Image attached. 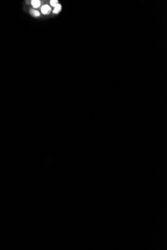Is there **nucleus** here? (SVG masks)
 <instances>
[{"instance_id": "nucleus-1", "label": "nucleus", "mask_w": 167, "mask_h": 250, "mask_svg": "<svg viewBox=\"0 0 167 250\" xmlns=\"http://www.w3.org/2000/svg\"><path fill=\"white\" fill-rule=\"evenodd\" d=\"M50 11H51V8L50 7V6H48V5H44L42 6L41 12H42V14H43L44 15H46V14H49Z\"/></svg>"}, {"instance_id": "nucleus-2", "label": "nucleus", "mask_w": 167, "mask_h": 250, "mask_svg": "<svg viewBox=\"0 0 167 250\" xmlns=\"http://www.w3.org/2000/svg\"><path fill=\"white\" fill-rule=\"evenodd\" d=\"M31 4L34 8H38L41 5V2L39 0H33L31 1Z\"/></svg>"}, {"instance_id": "nucleus-3", "label": "nucleus", "mask_w": 167, "mask_h": 250, "mask_svg": "<svg viewBox=\"0 0 167 250\" xmlns=\"http://www.w3.org/2000/svg\"><path fill=\"white\" fill-rule=\"evenodd\" d=\"M30 13L32 15H33V16L36 17H39L40 16V12L36 10H33V9L31 10Z\"/></svg>"}, {"instance_id": "nucleus-4", "label": "nucleus", "mask_w": 167, "mask_h": 250, "mask_svg": "<svg viewBox=\"0 0 167 250\" xmlns=\"http://www.w3.org/2000/svg\"><path fill=\"white\" fill-rule=\"evenodd\" d=\"M61 9H62L61 5L58 4L55 7L53 12V13H54V14H58V13L59 12L61 11Z\"/></svg>"}, {"instance_id": "nucleus-5", "label": "nucleus", "mask_w": 167, "mask_h": 250, "mask_svg": "<svg viewBox=\"0 0 167 250\" xmlns=\"http://www.w3.org/2000/svg\"><path fill=\"white\" fill-rule=\"evenodd\" d=\"M50 4L52 6L55 7L58 4V1H57V0H52V1H50Z\"/></svg>"}]
</instances>
